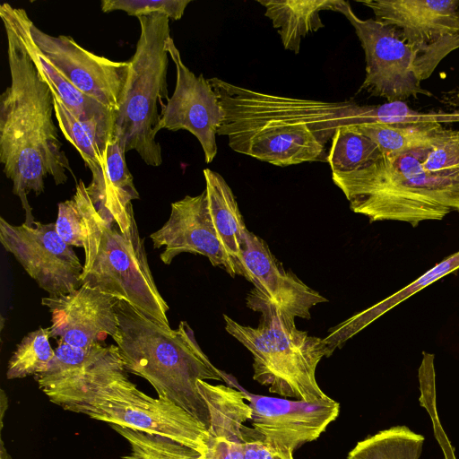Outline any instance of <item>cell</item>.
I'll return each mask as SVG.
<instances>
[{"mask_svg": "<svg viewBox=\"0 0 459 459\" xmlns=\"http://www.w3.org/2000/svg\"><path fill=\"white\" fill-rule=\"evenodd\" d=\"M35 379L50 402L66 411L171 438L201 456L206 451L208 428L174 403L139 390L117 345L81 349L58 342L53 359Z\"/></svg>", "mask_w": 459, "mask_h": 459, "instance_id": "obj_1", "label": "cell"}, {"mask_svg": "<svg viewBox=\"0 0 459 459\" xmlns=\"http://www.w3.org/2000/svg\"><path fill=\"white\" fill-rule=\"evenodd\" d=\"M7 38L11 84L0 96V162L20 198L27 225L35 221L28 194L40 195L50 175L56 185L71 171L54 123L52 90L41 77L7 13L0 9Z\"/></svg>", "mask_w": 459, "mask_h": 459, "instance_id": "obj_2", "label": "cell"}, {"mask_svg": "<svg viewBox=\"0 0 459 459\" xmlns=\"http://www.w3.org/2000/svg\"><path fill=\"white\" fill-rule=\"evenodd\" d=\"M116 310L118 328L113 340L126 370L147 380L159 398L174 403L209 429L210 412L197 382L238 387L237 382L212 363L186 321L166 329L123 299Z\"/></svg>", "mask_w": 459, "mask_h": 459, "instance_id": "obj_3", "label": "cell"}, {"mask_svg": "<svg viewBox=\"0 0 459 459\" xmlns=\"http://www.w3.org/2000/svg\"><path fill=\"white\" fill-rule=\"evenodd\" d=\"M431 146L381 155L351 172H332L350 209L370 222L403 221L417 227L459 212V169L431 172L422 161Z\"/></svg>", "mask_w": 459, "mask_h": 459, "instance_id": "obj_4", "label": "cell"}, {"mask_svg": "<svg viewBox=\"0 0 459 459\" xmlns=\"http://www.w3.org/2000/svg\"><path fill=\"white\" fill-rule=\"evenodd\" d=\"M73 196L81 214L82 284L126 300L152 321L171 329L169 307L153 280L134 213L127 223L117 224L109 213L95 207L82 180Z\"/></svg>", "mask_w": 459, "mask_h": 459, "instance_id": "obj_5", "label": "cell"}, {"mask_svg": "<svg viewBox=\"0 0 459 459\" xmlns=\"http://www.w3.org/2000/svg\"><path fill=\"white\" fill-rule=\"evenodd\" d=\"M226 332L253 357V379L268 391L307 403L331 398L320 388L316 369L333 352L326 340L299 330L295 319L273 314L261 316L256 327L243 325L223 315Z\"/></svg>", "mask_w": 459, "mask_h": 459, "instance_id": "obj_6", "label": "cell"}, {"mask_svg": "<svg viewBox=\"0 0 459 459\" xmlns=\"http://www.w3.org/2000/svg\"><path fill=\"white\" fill-rule=\"evenodd\" d=\"M140 36L129 62V73L119 109L116 134L126 152L135 151L149 166L162 163L161 147L156 141L161 106L169 97L167 83L170 37L169 18L154 14L139 17Z\"/></svg>", "mask_w": 459, "mask_h": 459, "instance_id": "obj_7", "label": "cell"}, {"mask_svg": "<svg viewBox=\"0 0 459 459\" xmlns=\"http://www.w3.org/2000/svg\"><path fill=\"white\" fill-rule=\"evenodd\" d=\"M208 82L224 112L218 135L233 151L278 167L327 162L325 145L307 126L264 106L250 89L216 77Z\"/></svg>", "mask_w": 459, "mask_h": 459, "instance_id": "obj_8", "label": "cell"}, {"mask_svg": "<svg viewBox=\"0 0 459 459\" xmlns=\"http://www.w3.org/2000/svg\"><path fill=\"white\" fill-rule=\"evenodd\" d=\"M337 12L353 26L365 53L366 76L359 91L382 97L387 102L431 95L420 86L417 51L395 28L375 19H360L347 1L341 0Z\"/></svg>", "mask_w": 459, "mask_h": 459, "instance_id": "obj_9", "label": "cell"}, {"mask_svg": "<svg viewBox=\"0 0 459 459\" xmlns=\"http://www.w3.org/2000/svg\"><path fill=\"white\" fill-rule=\"evenodd\" d=\"M375 20L397 30L418 53L420 81L428 79L459 37V0H366Z\"/></svg>", "mask_w": 459, "mask_h": 459, "instance_id": "obj_10", "label": "cell"}, {"mask_svg": "<svg viewBox=\"0 0 459 459\" xmlns=\"http://www.w3.org/2000/svg\"><path fill=\"white\" fill-rule=\"evenodd\" d=\"M0 241L49 295L68 293L82 285L83 264L57 234L55 223L13 225L0 217Z\"/></svg>", "mask_w": 459, "mask_h": 459, "instance_id": "obj_11", "label": "cell"}, {"mask_svg": "<svg viewBox=\"0 0 459 459\" xmlns=\"http://www.w3.org/2000/svg\"><path fill=\"white\" fill-rule=\"evenodd\" d=\"M238 271V275L254 285L247 295V307L261 316L281 314L293 319H310V309L328 301L291 271H286L266 242L250 231Z\"/></svg>", "mask_w": 459, "mask_h": 459, "instance_id": "obj_12", "label": "cell"}, {"mask_svg": "<svg viewBox=\"0 0 459 459\" xmlns=\"http://www.w3.org/2000/svg\"><path fill=\"white\" fill-rule=\"evenodd\" d=\"M32 39L41 53L78 91L117 112L129 73V62L113 61L81 47L69 36L47 34L33 22Z\"/></svg>", "mask_w": 459, "mask_h": 459, "instance_id": "obj_13", "label": "cell"}, {"mask_svg": "<svg viewBox=\"0 0 459 459\" xmlns=\"http://www.w3.org/2000/svg\"><path fill=\"white\" fill-rule=\"evenodd\" d=\"M169 56L176 66V86L172 96L160 111L158 129L186 130L199 141L206 163L217 154L216 136L224 112L218 97L203 74L196 76L183 63L180 52L169 37L166 42Z\"/></svg>", "mask_w": 459, "mask_h": 459, "instance_id": "obj_14", "label": "cell"}, {"mask_svg": "<svg viewBox=\"0 0 459 459\" xmlns=\"http://www.w3.org/2000/svg\"><path fill=\"white\" fill-rule=\"evenodd\" d=\"M248 401L251 428L271 446L292 452L317 439L340 412V403L332 398L307 403L248 393Z\"/></svg>", "mask_w": 459, "mask_h": 459, "instance_id": "obj_15", "label": "cell"}, {"mask_svg": "<svg viewBox=\"0 0 459 459\" xmlns=\"http://www.w3.org/2000/svg\"><path fill=\"white\" fill-rule=\"evenodd\" d=\"M117 299L82 284L64 294L48 295L41 304L51 315L50 337L74 348L87 349L116 336Z\"/></svg>", "mask_w": 459, "mask_h": 459, "instance_id": "obj_16", "label": "cell"}, {"mask_svg": "<svg viewBox=\"0 0 459 459\" xmlns=\"http://www.w3.org/2000/svg\"><path fill=\"white\" fill-rule=\"evenodd\" d=\"M150 238L154 248L164 247L160 258L165 264H170L182 253H191L207 257L213 266L222 267L231 277L237 275L211 221L205 190L172 203L169 218Z\"/></svg>", "mask_w": 459, "mask_h": 459, "instance_id": "obj_17", "label": "cell"}, {"mask_svg": "<svg viewBox=\"0 0 459 459\" xmlns=\"http://www.w3.org/2000/svg\"><path fill=\"white\" fill-rule=\"evenodd\" d=\"M197 386L210 412L207 448L200 459H244V427L252 418L248 393L204 380Z\"/></svg>", "mask_w": 459, "mask_h": 459, "instance_id": "obj_18", "label": "cell"}, {"mask_svg": "<svg viewBox=\"0 0 459 459\" xmlns=\"http://www.w3.org/2000/svg\"><path fill=\"white\" fill-rule=\"evenodd\" d=\"M125 154L122 142L116 134L105 162L89 169L91 181L86 186L95 207L109 213L119 225L129 221L134 213L132 201L139 199Z\"/></svg>", "mask_w": 459, "mask_h": 459, "instance_id": "obj_19", "label": "cell"}, {"mask_svg": "<svg viewBox=\"0 0 459 459\" xmlns=\"http://www.w3.org/2000/svg\"><path fill=\"white\" fill-rule=\"evenodd\" d=\"M0 9L13 21L21 39L41 77L57 94L67 108L81 119L107 116L115 113L96 100L84 95L74 87L41 53L34 43L30 26L32 22L26 11L4 3Z\"/></svg>", "mask_w": 459, "mask_h": 459, "instance_id": "obj_20", "label": "cell"}, {"mask_svg": "<svg viewBox=\"0 0 459 459\" xmlns=\"http://www.w3.org/2000/svg\"><path fill=\"white\" fill-rule=\"evenodd\" d=\"M52 94L55 117L65 138L74 146L88 169L103 164L116 136V112L81 119L53 91Z\"/></svg>", "mask_w": 459, "mask_h": 459, "instance_id": "obj_21", "label": "cell"}, {"mask_svg": "<svg viewBox=\"0 0 459 459\" xmlns=\"http://www.w3.org/2000/svg\"><path fill=\"white\" fill-rule=\"evenodd\" d=\"M208 211L213 228L233 262L237 274L248 231L235 195L219 173L204 169Z\"/></svg>", "mask_w": 459, "mask_h": 459, "instance_id": "obj_22", "label": "cell"}, {"mask_svg": "<svg viewBox=\"0 0 459 459\" xmlns=\"http://www.w3.org/2000/svg\"><path fill=\"white\" fill-rule=\"evenodd\" d=\"M265 8L264 15L272 21L286 50L299 54L303 37L325 27L321 11L337 12L338 0L256 1Z\"/></svg>", "mask_w": 459, "mask_h": 459, "instance_id": "obj_23", "label": "cell"}, {"mask_svg": "<svg viewBox=\"0 0 459 459\" xmlns=\"http://www.w3.org/2000/svg\"><path fill=\"white\" fill-rule=\"evenodd\" d=\"M351 127L372 140L382 155H396L432 146L448 130L438 120L407 124H368Z\"/></svg>", "mask_w": 459, "mask_h": 459, "instance_id": "obj_24", "label": "cell"}, {"mask_svg": "<svg viewBox=\"0 0 459 459\" xmlns=\"http://www.w3.org/2000/svg\"><path fill=\"white\" fill-rule=\"evenodd\" d=\"M424 441L406 426H393L359 441L347 459H420Z\"/></svg>", "mask_w": 459, "mask_h": 459, "instance_id": "obj_25", "label": "cell"}, {"mask_svg": "<svg viewBox=\"0 0 459 459\" xmlns=\"http://www.w3.org/2000/svg\"><path fill=\"white\" fill-rule=\"evenodd\" d=\"M331 142L327 162L332 172L357 170L382 155L372 140L351 127L337 129Z\"/></svg>", "mask_w": 459, "mask_h": 459, "instance_id": "obj_26", "label": "cell"}, {"mask_svg": "<svg viewBox=\"0 0 459 459\" xmlns=\"http://www.w3.org/2000/svg\"><path fill=\"white\" fill-rule=\"evenodd\" d=\"M49 338V326H40L28 333L17 344L8 361L7 379L23 378L44 372L55 356Z\"/></svg>", "mask_w": 459, "mask_h": 459, "instance_id": "obj_27", "label": "cell"}, {"mask_svg": "<svg viewBox=\"0 0 459 459\" xmlns=\"http://www.w3.org/2000/svg\"><path fill=\"white\" fill-rule=\"evenodd\" d=\"M130 446L122 459H200L201 454L171 438L111 424Z\"/></svg>", "mask_w": 459, "mask_h": 459, "instance_id": "obj_28", "label": "cell"}, {"mask_svg": "<svg viewBox=\"0 0 459 459\" xmlns=\"http://www.w3.org/2000/svg\"><path fill=\"white\" fill-rule=\"evenodd\" d=\"M459 270V250L437 264L431 269L418 277L411 283L398 290L368 310L359 314L356 319L358 329L377 319L378 316L396 307L401 302L432 284L444 276Z\"/></svg>", "mask_w": 459, "mask_h": 459, "instance_id": "obj_29", "label": "cell"}, {"mask_svg": "<svg viewBox=\"0 0 459 459\" xmlns=\"http://www.w3.org/2000/svg\"><path fill=\"white\" fill-rule=\"evenodd\" d=\"M190 3L191 0H102L100 8L103 13L120 10L137 18L160 14L178 21Z\"/></svg>", "mask_w": 459, "mask_h": 459, "instance_id": "obj_30", "label": "cell"}, {"mask_svg": "<svg viewBox=\"0 0 459 459\" xmlns=\"http://www.w3.org/2000/svg\"><path fill=\"white\" fill-rule=\"evenodd\" d=\"M422 166L431 172L459 169V130L448 129L445 136L429 148Z\"/></svg>", "mask_w": 459, "mask_h": 459, "instance_id": "obj_31", "label": "cell"}, {"mask_svg": "<svg viewBox=\"0 0 459 459\" xmlns=\"http://www.w3.org/2000/svg\"><path fill=\"white\" fill-rule=\"evenodd\" d=\"M56 230L60 238L69 246L82 247L81 239V214L75 198L73 196L57 205Z\"/></svg>", "mask_w": 459, "mask_h": 459, "instance_id": "obj_32", "label": "cell"}, {"mask_svg": "<svg viewBox=\"0 0 459 459\" xmlns=\"http://www.w3.org/2000/svg\"><path fill=\"white\" fill-rule=\"evenodd\" d=\"M244 459H294L293 452L266 443L253 429L244 427Z\"/></svg>", "mask_w": 459, "mask_h": 459, "instance_id": "obj_33", "label": "cell"}]
</instances>
